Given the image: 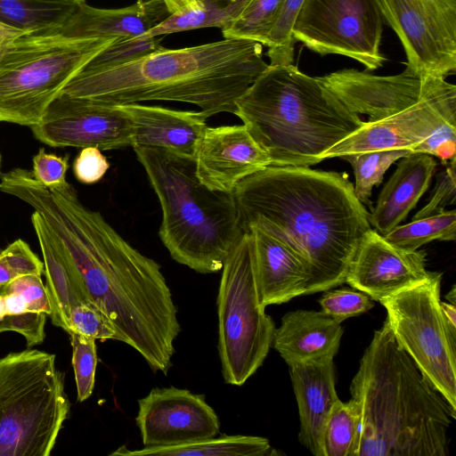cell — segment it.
<instances>
[{
  "instance_id": "obj_1",
  "label": "cell",
  "mask_w": 456,
  "mask_h": 456,
  "mask_svg": "<svg viewBox=\"0 0 456 456\" xmlns=\"http://www.w3.org/2000/svg\"><path fill=\"white\" fill-rule=\"evenodd\" d=\"M0 191L42 216L88 298L113 322L118 341L138 352L151 370L167 375L181 327L160 265L129 244L100 212L86 207L68 182L47 188L31 170L15 167L0 174Z\"/></svg>"
},
{
  "instance_id": "obj_2",
  "label": "cell",
  "mask_w": 456,
  "mask_h": 456,
  "mask_svg": "<svg viewBox=\"0 0 456 456\" xmlns=\"http://www.w3.org/2000/svg\"><path fill=\"white\" fill-rule=\"evenodd\" d=\"M244 232L257 227L304 264L305 295L346 282L369 213L345 174L309 167H275L244 178L232 191Z\"/></svg>"
},
{
  "instance_id": "obj_3",
  "label": "cell",
  "mask_w": 456,
  "mask_h": 456,
  "mask_svg": "<svg viewBox=\"0 0 456 456\" xmlns=\"http://www.w3.org/2000/svg\"><path fill=\"white\" fill-rule=\"evenodd\" d=\"M263 45L224 40L151 53L94 72L78 71L61 93L120 105L171 101L197 105L207 118L234 114L237 100L269 66Z\"/></svg>"
},
{
  "instance_id": "obj_4",
  "label": "cell",
  "mask_w": 456,
  "mask_h": 456,
  "mask_svg": "<svg viewBox=\"0 0 456 456\" xmlns=\"http://www.w3.org/2000/svg\"><path fill=\"white\" fill-rule=\"evenodd\" d=\"M350 393L360 420L350 456H448L456 418L396 343L385 321L365 349Z\"/></svg>"
},
{
  "instance_id": "obj_5",
  "label": "cell",
  "mask_w": 456,
  "mask_h": 456,
  "mask_svg": "<svg viewBox=\"0 0 456 456\" xmlns=\"http://www.w3.org/2000/svg\"><path fill=\"white\" fill-rule=\"evenodd\" d=\"M234 115L275 167L318 164L325 151L364 122L318 77L293 64H269L237 100Z\"/></svg>"
},
{
  "instance_id": "obj_6",
  "label": "cell",
  "mask_w": 456,
  "mask_h": 456,
  "mask_svg": "<svg viewBox=\"0 0 456 456\" xmlns=\"http://www.w3.org/2000/svg\"><path fill=\"white\" fill-rule=\"evenodd\" d=\"M162 210L159 238L177 263L200 273L221 271L242 231L232 193L210 190L194 159L134 147Z\"/></svg>"
},
{
  "instance_id": "obj_7",
  "label": "cell",
  "mask_w": 456,
  "mask_h": 456,
  "mask_svg": "<svg viewBox=\"0 0 456 456\" xmlns=\"http://www.w3.org/2000/svg\"><path fill=\"white\" fill-rule=\"evenodd\" d=\"M55 354L26 349L0 358V456H49L69 413Z\"/></svg>"
},
{
  "instance_id": "obj_8",
  "label": "cell",
  "mask_w": 456,
  "mask_h": 456,
  "mask_svg": "<svg viewBox=\"0 0 456 456\" xmlns=\"http://www.w3.org/2000/svg\"><path fill=\"white\" fill-rule=\"evenodd\" d=\"M116 37L25 34L0 46V122L31 126L68 82Z\"/></svg>"
},
{
  "instance_id": "obj_9",
  "label": "cell",
  "mask_w": 456,
  "mask_h": 456,
  "mask_svg": "<svg viewBox=\"0 0 456 456\" xmlns=\"http://www.w3.org/2000/svg\"><path fill=\"white\" fill-rule=\"evenodd\" d=\"M218 351L225 383L243 385L263 364L275 324L259 303L250 235L225 259L217 296Z\"/></svg>"
},
{
  "instance_id": "obj_10",
  "label": "cell",
  "mask_w": 456,
  "mask_h": 456,
  "mask_svg": "<svg viewBox=\"0 0 456 456\" xmlns=\"http://www.w3.org/2000/svg\"><path fill=\"white\" fill-rule=\"evenodd\" d=\"M442 273L431 272L423 282L380 303L396 343L456 411V335L440 307Z\"/></svg>"
},
{
  "instance_id": "obj_11",
  "label": "cell",
  "mask_w": 456,
  "mask_h": 456,
  "mask_svg": "<svg viewBox=\"0 0 456 456\" xmlns=\"http://www.w3.org/2000/svg\"><path fill=\"white\" fill-rule=\"evenodd\" d=\"M383 16L376 0H305L292 36L322 56L340 54L380 68Z\"/></svg>"
},
{
  "instance_id": "obj_12",
  "label": "cell",
  "mask_w": 456,
  "mask_h": 456,
  "mask_svg": "<svg viewBox=\"0 0 456 456\" xmlns=\"http://www.w3.org/2000/svg\"><path fill=\"white\" fill-rule=\"evenodd\" d=\"M404 49L406 68L445 78L456 70V0H376Z\"/></svg>"
},
{
  "instance_id": "obj_13",
  "label": "cell",
  "mask_w": 456,
  "mask_h": 456,
  "mask_svg": "<svg viewBox=\"0 0 456 456\" xmlns=\"http://www.w3.org/2000/svg\"><path fill=\"white\" fill-rule=\"evenodd\" d=\"M35 138L52 147H96L101 151L133 146V125L121 105L63 93L30 126Z\"/></svg>"
},
{
  "instance_id": "obj_14",
  "label": "cell",
  "mask_w": 456,
  "mask_h": 456,
  "mask_svg": "<svg viewBox=\"0 0 456 456\" xmlns=\"http://www.w3.org/2000/svg\"><path fill=\"white\" fill-rule=\"evenodd\" d=\"M456 124V86L445 79L416 104L378 121L363 122L333 145L322 159L350 153L412 149L444 123Z\"/></svg>"
},
{
  "instance_id": "obj_15",
  "label": "cell",
  "mask_w": 456,
  "mask_h": 456,
  "mask_svg": "<svg viewBox=\"0 0 456 456\" xmlns=\"http://www.w3.org/2000/svg\"><path fill=\"white\" fill-rule=\"evenodd\" d=\"M135 422L144 447H166L214 437L220 422L205 396L187 389L156 387L138 400Z\"/></svg>"
},
{
  "instance_id": "obj_16",
  "label": "cell",
  "mask_w": 456,
  "mask_h": 456,
  "mask_svg": "<svg viewBox=\"0 0 456 456\" xmlns=\"http://www.w3.org/2000/svg\"><path fill=\"white\" fill-rule=\"evenodd\" d=\"M318 77L347 110L368 115L371 122L416 104L445 79L422 75L408 68L393 76L346 69Z\"/></svg>"
},
{
  "instance_id": "obj_17",
  "label": "cell",
  "mask_w": 456,
  "mask_h": 456,
  "mask_svg": "<svg viewBox=\"0 0 456 456\" xmlns=\"http://www.w3.org/2000/svg\"><path fill=\"white\" fill-rule=\"evenodd\" d=\"M426 262L424 250L398 248L370 228L361 240L346 282L380 302L426 281L431 273Z\"/></svg>"
},
{
  "instance_id": "obj_18",
  "label": "cell",
  "mask_w": 456,
  "mask_h": 456,
  "mask_svg": "<svg viewBox=\"0 0 456 456\" xmlns=\"http://www.w3.org/2000/svg\"><path fill=\"white\" fill-rule=\"evenodd\" d=\"M194 162L206 187L228 193L244 178L271 166L269 156L244 125L207 126Z\"/></svg>"
},
{
  "instance_id": "obj_19",
  "label": "cell",
  "mask_w": 456,
  "mask_h": 456,
  "mask_svg": "<svg viewBox=\"0 0 456 456\" xmlns=\"http://www.w3.org/2000/svg\"><path fill=\"white\" fill-rule=\"evenodd\" d=\"M133 125V148L167 150L179 156L194 159L207 128V117L201 111L179 110L139 102L120 104Z\"/></svg>"
},
{
  "instance_id": "obj_20",
  "label": "cell",
  "mask_w": 456,
  "mask_h": 456,
  "mask_svg": "<svg viewBox=\"0 0 456 456\" xmlns=\"http://www.w3.org/2000/svg\"><path fill=\"white\" fill-rule=\"evenodd\" d=\"M333 359L326 357L289 366L300 420L298 440L314 456H324L325 424L332 406L339 399L335 387Z\"/></svg>"
},
{
  "instance_id": "obj_21",
  "label": "cell",
  "mask_w": 456,
  "mask_h": 456,
  "mask_svg": "<svg viewBox=\"0 0 456 456\" xmlns=\"http://www.w3.org/2000/svg\"><path fill=\"white\" fill-rule=\"evenodd\" d=\"M246 232L251 239L260 305L265 308L305 295L308 274L297 255L257 227H250Z\"/></svg>"
},
{
  "instance_id": "obj_22",
  "label": "cell",
  "mask_w": 456,
  "mask_h": 456,
  "mask_svg": "<svg viewBox=\"0 0 456 456\" xmlns=\"http://www.w3.org/2000/svg\"><path fill=\"white\" fill-rule=\"evenodd\" d=\"M169 15L163 0H137L120 9H101L84 3L61 28L47 34L76 38H133L142 36Z\"/></svg>"
},
{
  "instance_id": "obj_23",
  "label": "cell",
  "mask_w": 456,
  "mask_h": 456,
  "mask_svg": "<svg viewBox=\"0 0 456 456\" xmlns=\"http://www.w3.org/2000/svg\"><path fill=\"white\" fill-rule=\"evenodd\" d=\"M369 214L370 227L382 236L400 224L428 189L437 162L433 156L412 152L399 159Z\"/></svg>"
},
{
  "instance_id": "obj_24",
  "label": "cell",
  "mask_w": 456,
  "mask_h": 456,
  "mask_svg": "<svg viewBox=\"0 0 456 456\" xmlns=\"http://www.w3.org/2000/svg\"><path fill=\"white\" fill-rule=\"evenodd\" d=\"M340 323L322 311L287 313L275 328L272 346L289 366L337 354L343 335Z\"/></svg>"
},
{
  "instance_id": "obj_25",
  "label": "cell",
  "mask_w": 456,
  "mask_h": 456,
  "mask_svg": "<svg viewBox=\"0 0 456 456\" xmlns=\"http://www.w3.org/2000/svg\"><path fill=\"white\" fill-rule=\"evenodd\" d=\"M30 219L43 254L49 316L53 325L69 334L72 308L90 299L63 245L45 220L36 211Z\"/></svg>"
},
{
  "instance_id": "obj_26",
  "label": "cell",
  "mask_w": 456,
  "mask_h": 456,
  "mask_svg": "<svg viewBox=\"0 0 456 456\" xmlns=\"http://www.w3.org/2000/svg\"><path fill=\"white\" fill-rule=\"evenodd\" d=\"M281 452L273 449L268 439L254 436H223L210 437L191 444L166 446L144 447L129 451L122 446L111 455L127 456H273Z\"/></svg>"
},
{
  "instance_id": "obj_27",
  "label": "cell",
  "mask_w": 456,
  "mask_h": 456,
  "mask_svg": "<svg viewBox=\"0 0 456 456\" xmlns=\"http://www.w3.org/2000/svg\"><path fill=\"white\" fill-rule=\"evenodd\" d=\"M86 0H0V20L28 34L61 28Z\"/></svg>"
},
{
  "instance_id": "obj_28",
  "label": "cell",
  "mask_w": 456,
  "mask_h": 456,
  "mask_svg": "<svg viewBox=\"0 0 456 456\" xmlns=\"http://www.w3.org/2000/svg\"><path fill=\"white\" fill-rule=\"evenodd\" d=\"M249 0H200L191 8L170 14L162 22L147 31L148 37L203 28L230 27L241 13Z\"/></svg>"
},
{
  "instance_id": "obj_29",
  "label": "cell",
  "mask_w": 456,
  "mask_h": 456,
  "mask_svg": "<svg viewBox=\"0 0 456 456\" xmlns=\"http://www.w3.org/2000/svg\"><path fill=\"white\" fill-rule=\"evenodd\" d=\"M384 237L391 244L406 250H417L433 240H454L456 211L444 210L427 217L412 219L406 224L396 225Z\"/></svg>"
},
{
  "instance_id": "obj_30",
  "label": "cell",
  "mask_w": 456,
  "mask_h": 456,
  "mask_svg": "<svg viewBox=\"0 0 456 456\" xmlns=\"http://www.w3.org/2000/svg\"><path fill=\"white\" fill-rule=\"evenodd\" d=\"M409 149H394L350 153L340 158L352 167L354 175V191L358 200L372 209L370 197L374 186H379L390 166L412 153Z\"/></svg>"
},
{
  "instance_id": "obj_31",
  "label": "cell",
  "mask_w": 456,
  "mask_h": 456,
  "mask_svg": "<svg viewBox=\"0 0 456 456\" xmlns=\"http://www.w3.org/2000/svg\"><path fill=\"white\" fill-rule=\"evenodd\" d=\"M360 420L357 402L351 399L334 403L325 424L322 445L324 456H350Z\"/></svg>"
},
{
  "instance_id": "obj_32",
  "label": "cell",
  "mask_w": 456,
  "mask_h": 456,
  "mask_svg": "<svg viewBox=\"0 0 456 456\" xmlns=\"http://www.w3.org/2000/svg\"><path fill=\"white\" fill-rule=\"evenodd\" d=\"M283 0H249L241 13L227 28L224 38L250 39L265 45Z\"/></svg>"
},
{
  "instance_id": "obj_33",
  "label": "cell",
  "mask_w": 456,
  "mask_h": 456,
  "mask_svg": "<svg viewBox=\"0 0 456 456\" xmlns=\"http://www.w3.org/2000/svg\"><path fill=\"white\" fill-rule=\"evenodd\" d=\"M161 37H148L144 35L126 39H116L91 59L79 71L94 72L123 65L141 59L164 48Z\"/></svg>"
},
{
  "instance_id": "obj_34",
  "label": "cell",
  "mask_w": 456,
  "mask_h": 456,
  "mask_svg": "<svg viewBox=\"0 0 456 456\" xmlns=\"http://www.w3.org/2000/svg\"><path fill=\"white\" fill-rule=\"evenodd\" d=\"M305 0H283L276 20L265 45L268 47L270 65L293 63L295 40L292 29Z\"/></svg>"
},
{
  "instance_id": "obj_35",
  "label": "cell",
  "mask_w": 456,
  "mask_h": 456,
  "mask_svg": "<svg viewBox=\"0 0 456 456\" xmlns=\"http://www.w3.org/2000/svg\"><path fill=\"white\" fill-rule=\"evenodd\" d=\"M72 366L77 386V401L84 402L93 394L97 366L95 339L77 332H70Z\"/></svg>"
},
{
  "instance_id": "obj_36",
  "label": "cell",
  "mask_w": 456,
  "mask_h": 456,
  "mask_svg": "<svg viewBox=\"0 0 456 456\" xmlns=\"http://www.w3.org/2000/svg\"><path fill=\"white\" fill-rule=\"evenodd\" d=\"M69 327V333L77 332L101 341H118L117 329L110 316L91 300L81 302L72 308Z\"/></svg>"
},
{
  "instance_id": "obj_37",
  "label": "cell",
  "mask_w": 456,
  "mask_h": 456,
  "mask_svg": "<svg viewBox=\"0 0 456 456\" xmlns=\"http://www.w3.org/2000/svg\"><path fill=\"white\" fill-rule=\"evenodd\" d=\"M322 292L319 299L322 312L338 323L349 317L364 314L374 305L372 299L367 294L357 289H330Z\"/></svg>"
},
{
  "instance_id": "obj_38",
  "label": "cell",
  "mask_w": 456,
  "mask_h": 456,
  "mask_svg": "<svg viewBox=\"0 0 456 456\" xmlns=\"http://www.w3.org/2000/svg\"><path fill=\"white\" fill-rule=\"evenodd\" d=\"M444 170L436 175V185L428 202L416 213L413 219L423 218L446 210L456 200V166L451 160Z\"/></svg>"
},
{
  "instance_id": "obj_39",
  "label": "cell",
  "mask_w": 456,
  "mask_h": 456,
  "mask_svg": "<svg viewBox=\"0 0 456 456\" xmlns=\"http://www.w3.org/2000/svg\"><path fill=\"white\" fill-rule=\"evenodd\" d=\"M17 293L21 295L28 304V312L51 314L45 286L40 275L28 274L13 279L0 286V294Z\"/></svg>"
},
{
  "instance_id": "obj_40",
  "label": "cell",
  "mask_w": 456,
  "mask_h": 456,
  "mask_svg": "<svg viewBox=\"0 0 456 456\" xmlns=\"http://www.w3.org/2000/svg\"><path fill=\"white\" fill-rule=\"evenodd\" d=\"M46 317V314L37 312L5 315L0 318V333L16 331L21 334L26 339L28 347L41 345L45 338Z\"/></svg>"
},
{
  "instance_id": "obj_41",
  "label": "cell",
  "mask_w": 456,
  "mask_h": 456,
  "mask_svg": "<svg viewBox=\"0 0 456 456\" xmlns=\"http://www.w3.org/2000/svg\"><path fill=\"white\" fill-rule=\"evenodd\" d=\"M0 257L17 278L22 275L44 273V262L32 251L27 242L19 239L0 251Z\"/></svg>"
},
{
  "instance_id": "obj_42",
  "label": "cell",
  "mask_w": 456,
  "mask_h": 456,
  "mask_svg": "<svg viewBox=\"0 0 456 456\" xmlns=\"http://www.w3.org/2000/svg\"><path fill=\"white\" fill-rule=\"evenodd\" d=\"M68 168L69 155L62 158L53 153H47L44 148H40L33 157V169L31 172L39 183L50 188L62 185L67 182L66 173Z\"/></svg>"
},
{
  "instance_id": "obj_43",
  "label": "cell",
  "mask_w": 456,
  "mask_h": 456,
  "mask_svg": "<svg viewBox=\"0 0 456 456\" xmlns=\"http://www.w3.org/2000/svg\"><path fill=\"white\" fill-rule=\"evenodd\" d=\"M456 124L444 123L423 142L417 144L413 152L426 153L438 158L444 165L455 159Z\"/></svg>"
},
{
  "instance_id": "obj_44",
  "label": "cell",
  "mask_w": 456,
  "mask_h": 456,
  "mask_svg": "<svg viewBox=\"0 0 456 456\" xmlns=\"http://www.w3.org/2000/svg\"><path fill=\"white\" fill-rule=\"evenodd\" d=\"M110 167L107 158L96 147L82 148L73 162V172L82 183L93 184L99 182Z\"/></svg>"
},
{
  "instance_id": "obj_45",
  "label": "cell",
  "mask_w": 456,
  "mask_h": 456,
  "mask_svg": "<svg viewBox=\"0 0 456 456\" xmlns=\"http://www.w3.org/2000/svg\"><path fill=\"white\" fill-rule=\"evenodd\" d=\"M28 312L24 297L17 293L0 294V318Z\"/></svg>"
},
{
  "instance_id": "obj_46",
  "label": "cell",
  "mask_w": 456,
  "mask_h": 456,
  "mask_svg": "<svg viewBox=\"0 0 456 456\" xmlns=\"http://www.w3.org/2000/svg\"><path fill=\"white\" fill-rule=\"evenodd\" d=\"M28 34L24 30L0 20V46Z\"/></svg>"
},
{
  "instance_id": "obj_47",
  "label": "cell",
  "mask_w": 456,
  "mask_h": 456,
  "mask_svg": "<svg viewBox=\"0 0 456 456\" xmlns=\"http://www.w3.org/2000/svg\"><path fill=\"white\" fill-rule=\"evenodd\" d=\"M440 307L443 315L448 324L452 334L456 335V310L455 304L447 303L440 300Z\"/></svg>"
},
{
  "instance_id": "obj_48",
  "label": "cell",
  "mask_w": 456,
  "mask_h": 456,
  "mask_svg": "<svg viewBox=\"0 0 456 456\" xmlns=\"http://www.w3.org/2000/svg\"><path fill=\"white\" fill-rule=\"evenodd\" d=\"M170 14L196 6L200 0H163Z\"/></svg>"
},
{
  "instance_id": "obj_49",
  "label": "cell",
  "mask_w": 456,
  "mask_h": 456,
  "mask_svg": "<svg viewBox=\"0 0 456 456\" xmlns=\"http://www.w3.org/2000/svg\"><path fill=\"white\" fill-rule=\"evenodd\" d=\"M16 277L0 257V286L5 285Z\"/></svg>"
},
{
  "instance_id": "obj_50",
  "label": "cell",
  "mask_w": 456,
  "mask_h": 456,
  "mask_svg": "<svg viewBox=\"0 0 456 456\" xmlns=\"http://www.w3.org/2000/svg\"><path fill=\"white\" fill-rule=\"evenodd\" d=\"M445 298L449 300L450 303L455 304V287L453 286L452 290L445 296Z\"/></svg>"
},
{
  "instance_id": "obj_51",
  "label": "cell",
  "mask_w": 456,
  "mask_h": 456,
  "mask_svg": "<svg viewBox=\"0 0 456 456\" xmlns=\"http://www.w3.org/2000/svg\"><path fill=\"white\" fill-rule=\"evenodd\" d=\"M1 161H2V157H1V153H0V167H1Z\"/></svg>"
}]
</instances>
